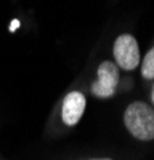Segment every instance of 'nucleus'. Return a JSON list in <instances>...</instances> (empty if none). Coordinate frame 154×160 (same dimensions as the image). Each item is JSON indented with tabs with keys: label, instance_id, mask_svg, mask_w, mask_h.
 Returning a JSON list of instances; mask_svg holds the SVG:
<instances>
[{
	"label": "nucleus",
	"instance_id": "f257e3e1",
	"mask_svg": "<svg viewBox=\"0 0 154 160\" xmlns=\"http://www.w3.org/2000/svg\"><path fill=\"white\" fill-rule=\"evenodd\" d=\"M124 123L130 135L140 141L154 139V109L143 101H135L127 106Z\"/></svg>",
	"mask_w": 154,
	"mask_h": 160
},
{
	"label": "nucleus",
	"instance_id": "f03ea898",
	"mask_svg": "<svg viewBox=\"0 0 154 160\" xmlns=\"http://www.w3.org/2000/svg\"><path fill=\"white\" fill-rule=\"evenodd\" d=\"M112 53H114V59H116V66L119 69L124 71H133L138 68L140 64V48H138V42L136 38L130 34H122L116 38L114 47H112Z\"/></svg>",
	"mask_w": 154,
	"mask_h": 160
},
{
	"label": "nucleus",
	"instance_id": "7ed1b4c3",
	"mask_svg": "<svg viewBox=\"0 0 154 160\" xmlns=\"http://www.w3.org/2000/svg\"><path fill=\"white\" fill-rule=\"evenodd\" d=\"M119 83V69L112 61H103L96 71V82L92 83V93L98 98H111Z\"/></svg>",
	"mask_w": 154,
	"mask_h": 160
},
{
	"label": "nucleus",
	"instance_id": "20e7f679",
	"mask_svg": "<svg viewBox=\"0 0 154 160\" xmlns=\"http://www.w3.org/2000/svg\"><path fill=\"white\" fill-rule=\"evenodd\" d=\"M87 106V99L85 95L80 91H71L68 93L63 99V108H61V118L64 125L68 127H74L79 123V120L84 115Z\"/></svg>",
	"mask_w": 154,
	"mask_h": 160
},
{
	"label": "nucleus",
	"instance_id": "39448f33",
	"mask_svg": "<svg viewBox=\"0 0 154 160\" xmlns=\"http://www.w3.org/2000/svg\"><path fill=\"white\" fill-rule=\"evenodd\" d=\"M141 75L146 80L154 78V47L149 48V51L145 55L143 64H141Z\"/></svg>",
	"mask_w": 154,
	"mask_h": 160
},
{
	"label": "nucleus",
	"instance_id": "423d86ee",
	"mask_svg": "<svg viewBox=\"0 0 154 160\" xmlns=\"http://www.w3.org/2000/svg\"><path fill=\"white\" fill-rule=\"evenodd\" d=\"M151 101H152V104H154V87H152V90H151Z\"/></svg>",
	"mask_w": 154,
	"mask_h": 160
},
{
	"label": "nucleus",
	"instance_id": "0eeeda50",
	"mask_svg": "<svg viewBox=\"0 0 154 160\" xmlns=\"http://www.w3.org/2000/svg\"><path fill=\"white\" fill-rule=\"evenodd\" d=\"M95 160H112V158H95Z\"/></svg>",
	"mask_w": 154,
	"mask_h": 160
}]
</instances>
